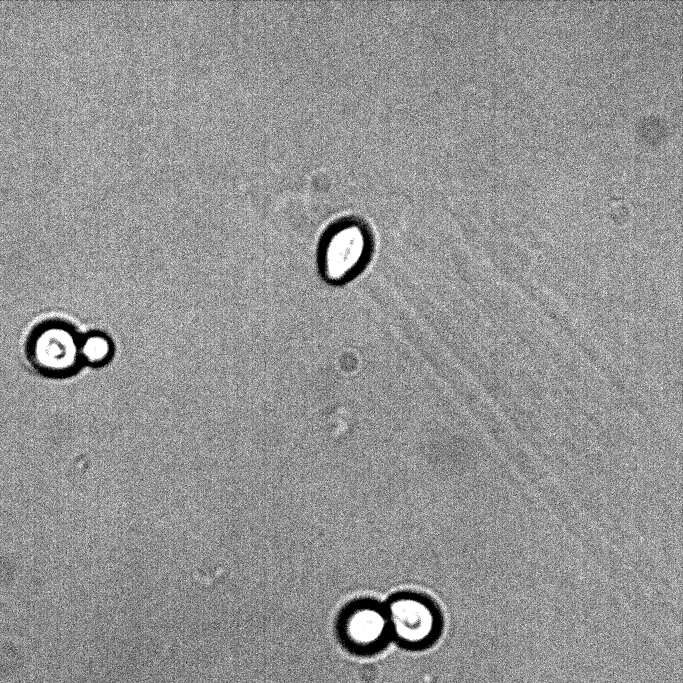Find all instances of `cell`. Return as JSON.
I'll list each match as a JSON object with an SVG mask.
<instances>
[{
    "label": "cell",
    "instance_id": "obj_2",
    "mask_svg": "<svg viewBox=\"0 0 683 683\" xmlns=\"http://www.w3.org/2000/svg\"><path fill=\"white\" fill-rule=\"evenodd\" d=\"M369 253L363 230L344 225L332 231L319 250V266L323 277L335 284L347 281L364 265Z\"/></svg>",
    "mask_w": 683,
    "mask_h": 683
},
{
    "label": "cell",
    "instance_id": "obj_1",
    "mask_svg": "<svg viewBox=\"0 0 683 683\" xmlns=\"http://www.w3.org/2000/svg\"><path fill=\"white\" fill-rule=\"evenodd\" d=\"M31 367L47 377L71 374L81 362L80 337L60 321H45L31 330L25 345Z\"/></svg>",
    "mask_w": 683,
    "mask_h": 683
},
{
    "label": "cell",
    "instance_id": "obj_4",
    "mask_svg": "<svg viewBox=\"0 0 683 683\" xmlns=\"http://www.w3.org/2000/svg\"><path fill=\"white\" fill-rule=\"evenodd\" d=\"M340 633L347 646L355 651L376 650L390 635L386 611L371 604L355 606L342 618Z\"/></svg>",
    "mask_w": 683,
    "mask_h": 683
},
{
    "label": "cell",
    "instance_id": "obj_5",
    "mask_svg": "<svg viewBox=\"0 0 683 683\" xmlns=\"http://www.w3.org/2000/svg\"><path fill=\"white\" fill-rule=\"evenodd\" d=\"M113 354V345L103 333L93 332L80 338V358L93 366L107 363Z\"/></svg>",
    "mask_w": 683,
    "mask_h": 683
},
{
    "label": "cell",
    "instance_id": "obj_3",
    "mask_svg": "<svg viewBox=\"0 0 683 683\" xmlns=\"http://www.w3.org/2000/svg\"><path fill=\"white\" fill-rule=\"evenodd\" d=\"M385 611L390 634L404 645H427L439 633L438 613L422 598L401 596L393 600Z\"/></svg>",
    "mask_w": 683,
    "mask_h": 683
}]
</instances>
